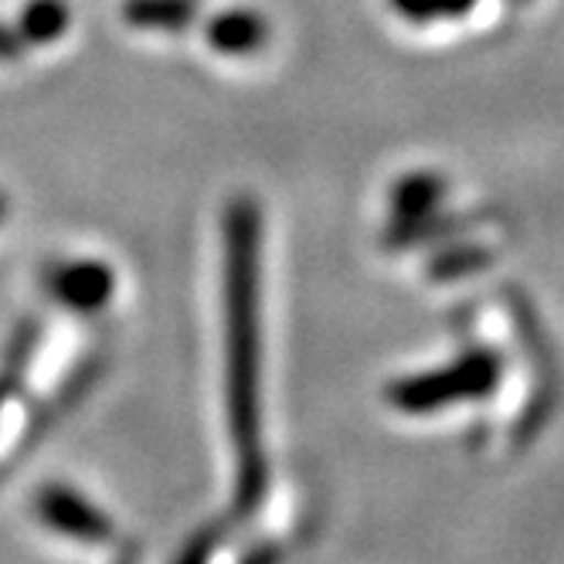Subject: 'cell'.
I'll list each match as a JSON object with an SVG mask.
<instances>
[{
	"mask_svg": "<svg viewBox=\"0 0 564 564\" xmlns=\"http://www.w3.org/2000/svg\"><path fill=\"white\" fill-rule=\"evenodd\" d=\"M438 194H442V184L432 174H415V177H405L398 184L394 208H398V215H405V218H419V215L432 212Z\"/></svg>",
	"mask_w": 564,
	"mask_h": 564,
	"instance_id": "8",
	"label": "cell"
},
{
	"mask_svg": "<svg viewBox=\"0 0 564 564\" xmlns=\"http://www.w3.org/2000/svg\"><path fill=\"white\" fill-rule=\"evenodd\" d=\"M4 208H8V205H4V197H0V218H4Z\"/></svg>",
	"mask_w": 564,
	"mask_h": 564,
	"instance_id": "12",
	"label": "cell"
},
{
	"mask_svg": "<svg viewBox=\"0 0 564 564\" xmlns=\"http://www.w3.org/2000/svg\"><path fill=\"white\" fill-rule=\"evenodd\" d=\"M112 290H116L112 269L106 262H93V259L58 265V272L52 275L55 300L72 306V310H78V313H89V310L106 306Z\"/></svg>",
	"mask_w": 564,
	"mask_h": 564,
	"instance_id": "4",
	"label": "cell"
},
{
	"mask_svg": "<svg viewBox=\"0 0 564 564\" xmlns=\"http://www.w3.org/2000/svg\"><path fill=\"white\" fill-rule=\"evenodd\" d=\"M487 252H479V249H466V252H456V256H446V259H438L435 262V275H463V272H473V269H482L487 265Z\"/></svg>",
	"mask_w": 564,
	"mask_h": 564,
	"instance_id": "10",
	"label": "cell"
},
{
	"mask_svg": "<svg viewBox=\"0 0 564 564\" xmlns=\"http://www.w3.org/2000/svg\"><path fill=\"white\" fill-rule=\"evenodd\" d=\"M500 381V357L494 350H473L453 360L449 368H435L429 375L401 378L388 388V401L398 412L429 415L438 409L459 405L490 394Z\"/></svg>",
	"mask_w": 564,
	"mask_h": 564,
	"instance_id": "2",
	"label": "cell"
},
{
	"mask_svg": "<svg viewBox=\"0 0 564 564\" xmlns=\"http://www.w3.org/2000/svg\"><path fill=\"white\" fill-rule=\"evenodd\" d=\"M476 0H391V8L409 21H435V18H459Z\"/></svg>",
	"mask_w": 564,
	"mask_h": 564,
	"instance_id": "9",
	"label": "cell"
},
{
	"mask_svg": "<svg viewBox=\"0 0 564 564\" xmlns=\"http://www.w3.org/2000/svg\"><path fill=\"white\" fill-rule=\"evenodd\" d=\"M68 28V4L65 0H31L21 11L18 34L28 45H48Z\"/></svg>",
	"mask_w": 564,
	"mask_h": 564,
	"instance_id": "7",
	"label": "cell"
},
{
	"mask_svg": "<svg viewBox=\"0 0 564 564\" xmlns=\"http://www.w3.org/2000/svg\"><path fill=\"white\" fill-rule=\"evenodd\" d=\"M21 34H14L11 28L0 24V62H8V58H18L21 55Z\"/></svg>",
	"mask_w": 564,
	"mask_h": 564,
	"instance_id": "11",
	"label": "cell"
},
{
	"mask_svg": "<svg viewBox=\"0 0 564 564\" xmlns=\"http://www.w3.org/2000/svg\"><path fill=\"white\" fill-rule=\"evenodd\" d=\"M37 517H42L52 531L68 534L75 541H89V544L112 541V523L106 520V513L68 487H45L37 494Z\"/></svg>",
	"mask_w": 564,
	"mask_h": 564,
	"instance_id": "3",
	"label": "cell"
},
{
	"mask_svg": "<svg viewBox=\"0 0 564 564\" xmlns=\"http://www.w3.org/2000/svg\"><path fill=\"white\" fill-rule=\"evenodd\" d=\"M265 18L256 11H225L212 18L208 24V42L225 55H249L265 42Z\"/></svg>",
	"mask_w": 564,
	"mask_h": 564,
	"instance_id": "5",
	"label": "cell"
},
{
	"mask_svg": "<svg viewBox=\"0 0 564 564\" xmlns=\"http://www.w3.org/2000/svg\"><path fill=\"white\" fill-rule=\"evenodd\" d=\"M194 0H127L123 4V18L133 28L150 31H181L194 21Z\"/></svg>",
	"mask_w": 564,
	"mask_h": 564,
	"instance_id": "6",
	"label": "cell"
},
{
	"mask_svg": "<svg viewBox=\"0 0 564 564\" xmlns=\"http://www.w3.org/2000/svg\"><path fill=\"white\" fill-rule=\"evenodd\" d=\"M0 401H4V394H0Z\"/></svg>",
	"mask_w": 564,
	"mask_h": 564,
	"instance_id": "13",
	"label": "cell"
},
{
	"mask_svg": "<svg viewBox=\"0 0 564 564\" xmlns=\"http://www.w3.org/2000/svg\"><path fill=\"white\" fill-rule=\"evenodd\" d=\"M262 215L252 197L225 212V337H228V422L238 456L235 507L252 513L265 497L262 449Z\"/></svg>",
	"mask_w": 564,
	"mask_h": 564,
	"instance_id": "1",
	"label": "cell"
}]
</instances>
